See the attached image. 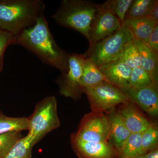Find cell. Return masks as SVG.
Returning a JSON list of instances; mask_svg holds the SVG:
<instances>
[{"label": "cell", "instance_id": "obj_19", "mask_svg": "<svg viewBox=\"0 0 158 158\" xmlns=\"http://www.w3.org/2000/svg\"><path fill=\"white\" fill-rule=\"evenodd\" d=\"M36 143L29 135L20 139L3 158H31Z\"/></svg>", "mask_w": 158, "mask_h": 158}, {"label": "cell", "instance_id": "obj_6", "mask_svg": "<svg viewBox=\"0 0 158 158\" xmlns=\"http://www.w3.org/2000/svg\"><path fill=\"white\" fill-rule=\"evenodd\" d=\"M83 90L88 97L92 112L103 113L117 105L130 102L120 89L108 82L83 88Z\"/></svg>", "mask_w": 158, "mask_h": 158}, {"label": "cell", "instance_id": "obj_7", "mask_svg": "<svg viewBox=\"0 0 158 158\" xmlns=\"http://www.w3.org/2000/svg\"><path fill=\"white\" fill-rule=\"evenodd\" d=\"M76 138L86 142L109 141L110 124L109 117L103 113L92 112L82 118L76 133Z\"/></svg>", "mask_w": 158, "mask_h": 158}, {"label": "cell", "instance_id": "obj_30", "mask_svg": "<svg viewBox=\"0 0 158 158\" xmlns=\"http://www.w3.org/2000/svg\"><path fill=\"white\" fill-rule=\"evenodd\" d=\"M144 158H158V148L146 153L144 155Z\"/></svg>", "mask_w": 158, "mask_h": 158}, {"label": "cell", "instance_id": "obj_14", "mask_svg": "<svg viewBox=\"0 0 158 158\" xmlns=\"http://www.w3.org/2000/svg\"><path fill=\"white\" fill-rule=\"evenodd\" d=\"M110 139L117 153L121 150L127 139L131 134L126 126L118 112H113L109 116Z\"/></svg>", "mask_w": 158, "mask_h": 158}, {"label": "cell", "instance_id": "obj_5", "mask_svg": "<svg viewBox=\"0 0 158 158\" xmlns=\"http://www.w3.org/2000/svg\"><path fill=\"white\" fill-rule=\"evenodd\" d=\"M28 119V135L37 143L60 126L57 102L54 96H47L38 102L33 114Z\"/></svg>", "mask_w": 158, "mask_h": 158}, {"label": "cell", "instance_id": "obj_28", "mask_svg": "<svg viewBox=\"0 0 158 158\" xmlns=\"http://www.w3.org/2000/svg\"><path fill=\"white\" fill-rule=\"evenodd\" d=\"M146 44L152 50L158 53V24L156 26Z\"/></svg>", "mask_w": 158, "mask_h": 158}, {"label": "cell", "instance_id": "obj_11", "mask_svg": "<svg viewBox=\"0 0 158 158\" xmlns=\"http://www.w3.org/2000/svg\"><path fill=\"white\" fill-rule=\"evenodd\" d=\"M121 90L127 95L130 101L138 105L149 115L157 116L158 84L145 88L130 87Z\"/></svg>", "mask_w": 158, "mask_h": 158}, {"label": "cell", "instance_id": "obj_31", "mask_svg": "<svg viewBox=\"0 0 158 158\" xmlns=\"http://www.w3.org/2000/svg\"><path fill=\"white\" fill-rule=\"evenodd\" d=\"M132 158H144V155L138 157Z\"/></svg>", "mask_w": 158, "mask_h": 158}, {"label": "cell", "instance_id": "obj_8", "mask_svg": "<svg viewBox=\"0 0 158 158\" xmlns=\"http://www.w3.org/2000/svg\"><path fill=\"white\" fill-rule=\"evenodd\" d=\"M85 56L84 54L69 55L68 70L58 80L59 93L66 98L77 100L83 93L81 81L83 63Z\"/></svg>", "mask_w": 158, "mask_h": 158}, {"label": "cell", "instance_id": "obj_23", "mask_svg": "<svg viewBox=\"0 0 158 158\" xmlns=\"http://www.w3.org/2000/svg\"><path fill=\"white\" fill-rule=\"evenodd\" d=\"M158 84L148 73L141 66L132 70L130 78V87L141 88L149 87Z\"/></svg>", "mask_w": 158, "mask_h": 158}, {"label": "cell", "instance_id": "obj_21", "mask_svg": "<svg viewBox=\"0 0 158 158\" xmlns=\"http://www.w3.org/2000/svg\"><path fill=\"white\" fill-rule=\"evenodd\" d=\"M27 129V118L9 117L0 111V134Z\"/></svg>", "mask_w": 158, "mask_h": 158}, {"label": "cell", "instance_id": "obj_29", "mask_svg": "<svg viewBox=\"0 0 158 158\" xmlns=\"http://www.w3.org/2000/svg\"><path fill=\"white\" fill-rule=\"evenodd\" d=\"M149 16H151L156 21L158 22V1L155 4L153 8L151 11Z\"/></svg>", "mask_w": 158, "mask_h": 158}, {"label": "cell", "instance_id": "obj_25", "mask_svg": "<svg viewBox=\"0 0 158 158\" xmlns=\"http://www.w3.org/2000/svg\"><path fill=\"white\" fill-rule=\"evenodd\" d=\"M119 59L132 69L141 66L139 52L134 39L126 46Z\"/></svg>", "mask_w": 158, "mask_h": 158}, {"label": "cell", "instance_id": "obj_27", "mask_svg": "<svg viewBox=\"0 0 158 158\" xmlns=\"http://www.w3.org/2000/svg\"><path fill=\"white\" fill-rule=\"evenodd\" d=\"M13 36L7 31L0 30V73L3 70L5 52L7 47L12 44Z\"/></svg>", "mask_w": 158, "mask_h": 158}, {"label": "cell", "instance_id": "obj_24", "mask_svg": "<svg viewBox=\"0 0 158 158\" xmlns=\"http://www.w3.org/2000/svg\"><path fill=\"white\" fill-rule=\"evenodd\" d=\"M141 146L144 153L158 148V129L154 125L141 133Z\"/></svg>", "mask_w": 158, "mask_h": 158}, {"label": "cell", "instance_id": "obj_20", "mask_svg": "<svg viewBox=\"0 0 158 158\" xmlns=\"http://www.w3.org/2000/svg\"><path fill=\"white\" fill-rule=\"evenodd\" d=\"M157 0H132L126 15V19L149 16Z\"/></svg>", "mask_w": 158, "mask_h": 158}, {"label": "cell", "instance_id": "obj_22", "mask_svg": "<svg viewBox=\"0 0 158 158\" xmlns=\"http://www.w3.org/2000/svg\"><path fill=\"white\" fill-rule=\"evenodd\" d=\"M132 2V0H108L99 6L102 9L108 10L116 15L123 24Z\"/></svg>", "mask_w": 158, "mask_h": 158}, {"label": "cell", "instance_id": "obj_1", "mask_svg": "<svg viewBox=\"0 0 158 158\" xmlns=\"http://www.w3.org/2000/svg\"><path fill=\"white\" fill-rule=\"evenodd\" d=\"M12 44L22 46L62 73L68 71L69 54L57 44L44 15L38 18L34 26L13 36Z\"/></svg>", "mask_w": 158, "mask_h": 158}, {"label": "cell", "instance_id": "obj_10", "mask_svg": "<svg viewBox=\"0 0 158 158\" xmlns=\"http://www.w3.org/2000/svg\"><path fill=\"white\" fill-rule=\"evenodd\" d=\"M71 144L79 158H117L116 149L109 141L86 142L79 140L72 134Z\"/></svg>", "mask_w": 158, "mask_h": 158}, {"label": "cell", "instance_id": "obj_12", "mask_svg": "<svg viewBox=\"0 0 158 158\" xmlns=\"http://www.w3.org/2000/svg\"><path fill=\"white\" fill-rule=\"evenodd\" d=\"M99 69L111 85L120 90L130 88L132 69L121 59L110 62Z\"/></svg>", "mask_w": 158, "mask_h": 158}, {"label": "cell", "instance_id": "obj_9", "mask_svg": "<svg viewBox=\"0 0 158 158\" xmlns=\"http://www.w3.org/2000/svg\"><path fill=\"white\" fill-rule=\"evenodd\" d=\"M121 22L112 12L102 9L98 10L92 23L89 42L90 44L100 41L116 32L121 27Z\"/></svg>", "mask_w": 158, "mask_h": 158}, {"label": "cell", "instance_id": "obj_15", "mask_svg": "<svg viewBox=\"0 0 158 158\" xmlns=\"http://www.w3.org/2000/svg\"><path fill=\"white\" fill-rule=\"evenodd\" d=\"M134 41L138 48L141 66L158 83V53L152 50L146 43L134 37Z\"/></svg>", "mask_w": 158, "mask_h": 158}, {"label": "cell", "instance_id": "obj_2", "mask_svg": "<svg viewBox=\"0 0 158 158\" xmlns=\"http://www.w3.org/2000/svg\"><path fill=\"white\" fill-rule=\"evenodd\" d=\"M41 0H0V30L16 35L44 15Z\"/></svg>", "mask_w": 158, "mask_h": 158}, {"label": "cell", "instance_id": "obj_26", "mask_svg": "<svg viewBox=\"0 0 158 158\" xmlns=\"http://www.w3.org/2000/svg\"><path fill=\"white\" fill-rule=\"evenodd\" d=\"M22 138L20 132L12 131L0 134V158H4Z\"/></svg>", "mask_w": 158, "mask_h": 158}, {"label": "cell", "instance_id": "obj_3", "mask_svg": "<svg viewBox=\"0 0 158 158\" xmlns=\"http://www.w3.org/2000/svg\"><path fill=\"white\" fill-rule=\"evenodd\" d=\"M99 5L89 0H63L52 18L59 25L80 32L89 41Z\"/></svg>", "mask_w": 158, "mask_h": 158}, {"label": "cell", "instance_id": "obj_13", "mask_svg": "<svg viewBox=\"0 0 158 158\" xmlns=\"http://www.w3.org/2000/svg\"><path fill=\"white\" fill-rule=\"evenodd\" d=\"M118 113L131 134L142 133L155 125L144 117L131 101L123 104Z\"/></svg>", "mask_w": 158, "mask_h": 158}, {"label": "cell", "instance_id": "obj_17", "mask_svg": "<svg viewBox=\"0 0 158 158\" xmlns=\"http://www.w3.org/2000/svg\"><path fill=\"white\" fill-rule=\"evenodd\" d=\"M104 81L109 82L96 64L91 59L85 57L81 81L83 89Z\"/></svg>", "mask_w": 158, "mask_h": 158}, {"label": "cell", "instance_id": "obj_4", "mask_svg": "<svg viewBox=\"0 0 158 158\" xmlns=\"http://www.w3.org/2000/svg\"><path fill=\"white\" fill-rule=\"evenodd\" d=\"M131 31L124 22L118 31L100 41L90 44L84 54L91 59L98 68L118 60L126 46L134 39Z\"/></svg>", "mask_w": 158, "mask_h": 158}, {"label": "cell", "instance_id": "obj_18", "mask_svg": "<svg viewBox=\"0 0 158 158\" xmlns=\"http://www.w3.org/2000/svg\"><path fill=\"white\" fill-rule=\"evenodd\" d=\"M141 137V133L131 134L118 153L117 158H135L144 155Z\"/></svg>", "mask_w": 158, "mask_h": 158}, {"label": "cell", "instance_id": "obj_16", "mask_svg": "<svg viewBox=\"0 0 158 158\" xmlns=\"http://www.w3.org/2000/svg\"><path fill=\"white\" fill-rule=\"evenodd\" d=\"M126 26L131 31L134 37L141 42L146 43L158 22L150 16L126 19Z\"/></svg>", "mask_w": 158, "mask_h": 158}]
</instances>
